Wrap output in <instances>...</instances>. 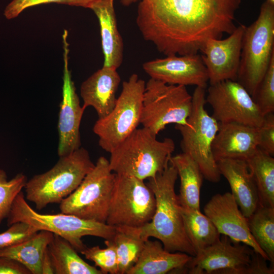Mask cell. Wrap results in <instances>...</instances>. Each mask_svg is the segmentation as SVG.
Returning <instances> with one entry per match:
<instances>
[{
	"instance_id": "d4e9b609",
	"label": "cell",
	"mask_w": 274,
	"mask_h": 274,
	"mask_svg": "<svg viewBox=\"0 0 274 274\" xmlns=\"http://www.w3.org/2000/svg\"><path fill=\"white\" fill-rule=\"evenodd\" d=\"M52 232L40 230L30 239L0 249V257L11 258L26 267L31 274H42V263Z\"/></svg>"
},
{
	"instance_id": "4fadbf2b",
	"label": "cell",
	"mask_w": 274,
	"mask_h": 274,
	"mask_svg": "<svg viewBox=\"0 0 274 274\" xmlns=\"http://www.w3.org/2000/svg\"><path fill=\"white\" fill-rule=\"evenodd\" d=\"M206 101L219 124L236 123L259 127L264 115L247 90L237 81L224 80L210 85Z\"/></svg>"
},
{
	"instance_id": "3957f363",
	"label": "cell",
	"mask_w": 274,
	"mask_h": 274,
	"mask_svg": "<svg viewBox=\"0 0 274 274\" xmlns=\"http://www.w3.org/2000/svg\"><path fill=\"white\" fill-rule=\"evenodd\" d=\"M175 149L172 139L158 141L149 129L137 128L110 153V167L116 174L145 180L164 169Z\"/></svg>"
},
{
	"instance_id": "83f0119b",
	"label": "cell",
	"mask_w": 274,
	"mask_h": 274,
	"mask_svg": "<svg viewBox=\"0 0 274 274\" xmlns=\"http://www.w3.org/2000/svg\"><path fill=\"white\" fill-rule=\"evenodd\" d=\"M111 239L115 244L118 260V274H127L135 264L143 250L145 241L140 227L118 226Z\"/></svg>"
},
{
	"instance_id": "8d00e7d4",
	"label": "cell",
	"mask_w": 274,
	"mask_h": 274,
	"mask_svg": "<svg viewBox=\"0 0 274 274\" xmlns=\"http://www.w3.org/2000/svg\"><path fill=\"white\" fill-rule=\"evenodd\" d=\"M120 1L123 5L128 6L133 3L139 2V0H120Z\"/></svg>"
},
{
	"instance_id": "603a6c76",
	"label": "cell",
	"mask_w": 274,
	"mask_h": 274,
	"mask_svg": "<svg viewBox=\"0 0 274 274\" xmlns=\"http://www.w3.org/2000/svg\"><path fill=\"white\" fill-rule=\"evenodd\" d=\"M169 163L176 167L180 179L178 196L181 206L200 210V189L204 177L198 164L184 153L172 156Z\"/></svg>"
},
{
	"instance_id": "52a82bcc",
	"label": "cell",
	"mask_w": 274,
	"mask_h": 274,
	"mask_svg": "<svg viewBox=\"0 0 274 274\" xmlns=\"http://www.w3.org/2000/svg\"><path fill=\"white\" fill-rule=\"evenodd\" d=\"M7 218L8 226L22 221L39 231L46 230L58 235L80 253L87 247L82 241L83 236H94L108 240L111 239L115 233V227L107 223L86 220L62 213L40 214L26 202L22 191L15 198Z\"/></svg>"
},
{
	"instance_id": "4316f807",
	"label": "cell",
	"mask_w": 274,
	"mask_h": 274,
	"mask_svg": "<svg viewBox=\"0 0 274 274\" xmlns=\"http://www.w3.org/2000/svg\"><path fill=\"white\" fill-rule=\"evenodd\" d=\"M255 182L259 204L274 208V158L259 148L246 160Z\"/></svg>"
},
{
	"instance_id": "7c38bea8",
	"label": "cell",
	"mask_w": 274,
	"mask_h": 274,
	"mask_svg": "<svg viewBox=\"0 0 274 274\" xmlns=\"http://www.w3.org/2000/svg\"><path fill=\"white\" fill-rule=\"evenodd\" d=\"M155 207L154 194L144 180L116 174L106 223L140 228L151 220Z\"/></svg>"
},
{
	"instance_id": "cb8c5ba5",
	"label": "cell",
	"mask_w": 274,
	"mask_h": 274,
	"mask_svg": "<svg viewBox=\"0 0 274 274\" xmlns=\"http://www.w3.org/2000/svg\"><path fill=\"white\" fill-rule=\"evenodd\" d=\"M47 251L55 274H102L81 258L71 244L54 234Z\"/></svg>"
},
{
	"instance_id": "9c48e42d",
	"label": "cell",
	"mask_w": 274,
	"mask_h": 274,
	"mask_svg": "<svg viewBox=\"0 0 274 274\" xmlns=\"http://www.w3.org/2000/svg\"><path fill=\"white\" fill-rule=\"evenodd\" d=\"M192 106L186 86L150 78L145 85L140 123L157 135L169 124H186Z\"/></svg>"
},
{
	"instance_id": "f546056e",
	"label": "cell",
	"mask_w": 274,
	"mask_h": 274,
	"mask_svg": "<svg viewBox=\"0 0 274 274\" xmlns=\"http://www.w3.org/2000/svg\"><path fill=\"white\" fill-rule=\"evenodd\" d=\"M27 181L22 173L8 180L5 171L0 168V224L8 217L15 198L24 188Z\"/></svg>"
},
{
	"instance_id": "277c9868",
	"label": "cell",
	"mask_w": 274,
	"mask_h": 274,
	"mask_svg": "<svg viewBox=\"0 0 274 274\" xmlns=\"http://www.w3.org/2000/svg\"><path fill=\"white\" fill-rule=\"evenodd\" d=\"M95 164L83 147L59 157L47 172L35 175L24 187L26 199L41 210L51 203H60L80 185Z\"/></svg>"
},
{
	"instance_id": "7a4b0ae2",
	"label": "cell",
	"mask_w": 274,
	"mask_h": 274,
	"mask_svg": "<svg viewBox=\"0 0 274 274\" xmlns=\"http://www.w3.org/2000/svg\"><path fill=\"white\" fill-rule=\"evenodd\" d=\"M178 175L171 163L146 184L154 194L156 207L151 220L140 227L141 236L145 241L153 237L159 240L165 250L182 252L192 257L196 253L186 234L175 184Z\"/></svg>"
},
{
	"instance_id": "d6986e66",
	"label": "cell",
	"mask_w": 274,
	"mask_h": 274,
	"mask_svg": "<svg viewBox=\"0 0 274 274\" xmlns=\"http://www.w3.org/2000/svg\"><path fill=\"white\" fill-rule=\"evenodd\" d=\"M117 68L103 65L81 84L80 95L86 109L92 107L98 118L107 116L114 108L116 93L121 81Z\"/></svg>"
},
{
	"instance_id": "f1b7e54d",
	"label": "cell",
	"mask_w": 274,
	"mask_h": 274,
	"mask_svg": "<svg viewBox=\"0 0 274 274\" xmlns=\"http://www.w3.org/2000/svg\"><path fill=\"white\" fill-rule=\"evenodd\" d=\"M247 219L252 235L274 267V208L259 204Z\"/></svg>"
},
{
	"instance_id": "d6a6232c",
	"label": "cell",
	"mask_w": 274,
	"mask_h": 274,
	"mask_svg": "<svg viewBox=\"0 0 274 274\" xmlns=\"http://www.w3.org/2000/svg\"><path fill=\"white\" fill-rule=\"evenodd\" d=\"M98 0H13L6 7L4 15L8 19L17 17L25 9L41 4L57 3L91 9Z\"/></svg>"
},
{
	"instance_id": "d590c367",
	"label": "cell",
	"mask_w": 274,
	"mask_h": 274,
	"mask_svg": "<svg viewBox=\"0 0 274 274\" xmlns=\"http://www.w3.org/2000/svg\"><path fill=\"white\" fill-rule=\"evenodd\" d=\"M0 274H31L20 262L6 257H0Z\"/></svg>"
},
{
	"instance_id": "8fae6325",
	"label": "cell",
	"mask_w": 274,
	"mask_h": 274,
	"mask_svg": "<svg viewBox=\"0 0 274 274\" xmlns=\"http://www.w3.org/2000/svg\"><path fill=\"white\" fill-rule=\"evenodd\" d=\"M116 174L99 157L77 188L59 203L61 213L106 223Z\"/></svg>"
},
{
	"instance_id": "44dd1931",
	"label": "cell",
	"mask_w": 274,
	"mask_h": 274,
	"mask_svg": "<svg viewBox=\"0 0 274 274\" xmlns=\"http://www.w3.org/2000/svg\"><path fill=\"white\" fill-rule=\"evenodd\" d=\"M192 256L182 252H170L158 241H145L135 264L127 274L185 273V265Z\"/></svg>"
},
{
	"instance_id": "8992f818",
	"label": "cell",
	"mask_w": 274,
	"mask_h": 274,
	"mask_svg": "<svg viewBox=\"0 0 274 274\" xmlns=\"http://www.w3.org/2000/svg\"><path fill=\"white\" fill-rule=\"evenodd\" d=\"M249 246L223 235L185 265L189 274H273L274 267Z\"/></svg>"
},
{
	"instance_id": "836d02e7",
	"label": "cell",
	"mask_w": 274,
	"mask_h": 274,
	"mask_svg": "<svg viewBox=\"0 0 274 274\" xmlns=\"http://www.w3.org/2000/svg\"><path fill=\"white\" fill-rule=\"evenodd\" d=\"M39 231L37 228L27 223L15 222L10 225L7 230L0 233V249L27 241Z\"/></svg>"
},
{
	"instance_id": "e0dca14e",
	"label": "cell",
	"mask_w": 274,
	"mask_h": 274,
	"mask_svg": "<svg viewBox=\"0 0 274 274\" xmlns=\"http://www.w3.org/2000/svg\"><path fill=\"white\" fill-rule=\"evenodd\" d=\"M203 211L221 234L249 246L268 261L252 235L247 218L241 212L231 193L214 195L204 206Z\"/></svg>"
},
{
	"instance_id": "ffe728a7",
	"label": "cell",
	"mask_w": 274,
	"mask_h": 274,
	"mask_svg": "<svg viewBox=\"0 0 274 274\" xmlns=\"http://www.w3.org/2000/svg\"><path fill=\"white\" fill-rule=\"evenodd\" d=\"M218 170L228 181L239 209L249 217L259 205L255 182L246 160L222 159L216 161Z\"/></svg>"
},
{
	"instance_id": "5b68a950",
	"label": "cell",
	"mask_w": 274,
	"mask_h": 274,
	"mask_svg": "<svg viewBox=\"0 0 274 274\" xmlns=\"http://www.w3.org/2000/svg\"><path fill=\"white\" fill-rule=\"evenodd\" d=\"M274 56V4L265 1L257 19L246 26L237 81L252 96Z\"/></svg>"
},
{
	"instance_id": "484cf974",
	"label": "cell",
	"mask_w": 274,
	"mask_h": 274,
	"mask_svg": "<svg viewBox=\"0 0 274 274\" xmlns=\"http://www.w3.org/2000/svg\"><path fill=\"white\" fill-rule=\"evenodd\" d=\"M180 210L186 234L196 255L220 239L221 234L211 220L202 214L200 210L181 206Z\"/></svg>"
},
{
	"instance_id": "7402d4cb",
	"label": "cell",
	"mask_w": 274,
	"mask_h": 274,
	"mask_svg": "<svg viewBox=\"0 0 274 274\" xmlns=\"http://www.w3.org/2000/svg\"><path fill=\"white\" fill-rule=\"evenodd\" d=\"M114 2L98 0L91 10L99 21L104 57L103 65L118 68L123 60V43L118 29Z\"/></svg>"
},
{
	"instance_id": "e575fe53",
	"label": "cell",
	"mask_w": 274,
	"mask_h": 274,
	"mask_svg": "<svg viewBox=\"0 0 274 274\" xmlns=\"http://www.w3.org/2000/svg\"><path fill=\"white\" fill-rule=\"evenodd\" d=\"M258 148L270 155H274V114L264 116L262 124L258 127Z\"/></svg>"
},
{
	"instance_id": "4dcf8cb0",
	"label": "cell",
	"mask_w": 274,
	"mask_h": 274,
	"mask_svg": "<svg viewBox=\"0 0 274 274\" xmlns=\"http://www.w3.org/2000/svg\"><path fill=\"white\" fill-rule=\"evenodd\" d=\"M106 248L98 246L86 247L80 253L86 259L93 261L102 274H118V260L114 243L111 239L105 241Z\"/></svg>"
},
{
	"instance_id": "5bb4252c",
	"label": "cell",
	"mask_w": 274,
	"mask_h": 274,
	"mask_svg": "<svg viewBox=\"0 0 274 274\" xmlns=\"http://www.w3.org/2000/svg\"><path fill=\"white\" fill-rule=\"evenodd\" d=\"M68 31H64L63 73L62 100L60 104L58 131L59 157L66 155L81 147L80 127L85 109L80 105L68 68Z\"/></svg>"
},
{
	"instance_id": "74e56055",
	"label": "cell",
	"mask_w": 274,
	"mask_h": 274,
	"mask_svg": "<svg viewBox=\"0 0 274 274\" xmlns=\"http://www.w3.org/2000/svg\"><path fill=\"white\" fill-rule=\"evenodd\" d=\"M267 1H268L270 3L274 4V0H267Z\"/></svg>"
},
{
	"instance_id": "30bf717a",
	"label": "cell",
	"mask_w": 274,
	"mask_h": 274,
	"mask_svg": "<svg viewBox=\"0 0 274 274\" xmlns=\"http://www.w3.org/2000/svg\"><path fill=\"white\" fill-rule=\"evenodd\" d=\"M145 82L135 74L122 83V89L112 111L98 118L93 131L99 138V146L110 153L140 123Z\"/></svg>"
},
{
	"instance_id": "ba28073f",
	"label": "cell",
	"mask_w": 274,
	"mask_h": 274,
	"mask_svg": "<svg viewBox=\"0 0 274 274\" xmlns=\"http://www.w3.org/2000/svg\"><path fill=\"white\" fill-rule=\"evenodd\" d=\"M206 88L196 86L192 97V106L187 123L175 125L182 136L183 153L198 165L204 178L212 183L220 181L221 174L214 158L212 145L219 124L205 109Z\"/></svg>"
},
{
	"instance_id": "1f68e13d",
	"label": "cell",
	"mask_w": 274,
	"mask_h": 274,
	"mask_svg": "<svg viewBox=\"0 0 274 274\" xmlns=\"http://www.w3.org/2000/svg\"><path fill=\"white\" fill-rule=\"evenodd\" d=\"M252 97L264 116L274 112V56Z\"/></svg>"
},
{
	"instance_id": "6da1fadb",
	"label": "cell",
	"mask_w": 274,
	"mask_h": 274,
	"mask_svg": "<svg viewBox=\"0 0 274 274\" xmlns=\"http://www.w3.org/2000/svg\"><path fill=\"white\" fill-rule=\"evenodd\" d=\"M242 0H139L136 23L144 39L166 56L198 53L210 39L236 28Z\"/></svg>"
},
{
	"instance_id": "ac0fdd59",
	"label": "cell",
	"mask_w": 274,
	"mask_h": 274,
	"mask_svg": "<svg viewBox=\"0 0 274 274\" xmlns=\"http://www.w3.org/2000/svg\"><path fill=\"white\" fill-rule=\"evenodd\" d=\"M258 127L236 123L219 124L212 145L216 161L222 159L247 160L258 148Z\"/></svg>"
},
{
	"instance_id": "2e32d148",
	"label": "cell",
	"mask_w": 274,
	"mask_h": 274,
	"mask_svg": "<svg viewBox=\"0 0 274 274\" xmlns=\"http://www.w3.org/2000/svg\"><path fill=\"white\" fill-rule=\"evenodd\" d=\"M143 68L151 78L170 85L207 88L209 81L207 68L198 53L157 58L144 62Z\"/></svg>"
},
{
	"instance_id": "9a60e30c",
	"label": "cell",
	"mask_w": 274,
	"mask_h": 274,
	"mask_svg": "<svg viewBox=\"0 0 274 274\" xmlns=\"http://www.w3.org/2000/svg\"><path fill=\"white\" fill-rule=\"evenodd\" d=\"M246 26L240 24L224 39H210L200 50L210 85L226 80H237Z\"/></svg>"
}]
</instances>
